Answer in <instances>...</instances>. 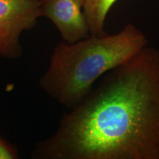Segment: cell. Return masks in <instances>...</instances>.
<instances>
[{"label": "cell", "instance_id": "2", "mask_svg": "<svg viewBox=\"0 0 159 159\" xmlns=\"http://www.w3.org/2000/svg\"><path fill=\"white\" fill-rule=\"evenodd\" d=\"M144 33L128 24L116 34L91 35L75 43L61 41L40 81L43 91L69 109L76 107L96 81L148 45Z\"/></svg>", "mask_w": 159, "mask_h": 159}, {"label": "cell", "instance_id": "3", "mask_svg": "<svg viewBox=\"0 0 159 159\" xmlns=\"http://www.w3.org/2000/svg\"><path fill=\"white\" fill-rule=\"evenodd\" d=\"M43 0H0V55L19 57L20 35L32 29L41 13Z\"/></svg>", "mask_w": 159, "mask_h": 159}, {"label": "cell", "instance_id": "6", "mask_svg": "<svg viewBox=\"0 0 159 159\" xmlns=\"http://www.w3.org/2000/svg\"><path fill=\"white\" fill-rule=\"evenodd\" d=\"M19 158L16 147L0 136V159H16Z\"/></svg>", "mask_w": 159, "mask_h": 159}, {"label": "cell", "instance_id": "1", "mask_svg": "<svg viewBox=\"0 0 159 159\" xmlns=\"http://www.w3.org/2000/svg\"><path fill=\"white\" fill-rule=\"evenodd\" d=\"M33 156L159 159V49L147 45L108 71Z\"/></svg>", "mask_w": 159, "mask_h": 159}, {"label": "cell", "instance_id": "4", "mask_svg": "<svg viewBox=\"0 0 159 159\" xmlns=\"http://www.w3.org/2000/svg\"><path fill=\"white\" fill-rule=\"evenodd\" d=\"M83 5L84 0H43L41 13L52 21L65 42L75 43L90 36Z\"/></svg>", "mask_w": 159, "mask_h": 159}, {"label": "cell", "instance_id": "5", "mask_svg": "<svg viewBox=\"0 0 159 159\" xmlns=\"http://www.w3.org/2000/svg\"><path fill=\"white\" fill-rule=\"evenodd\" d=\"M117 0H84L83 13L91 35L102 36L106 34L105 21L112 6Z\"/></svg>", "mask_w": 159, "mask_h": 159}]
</instances>
